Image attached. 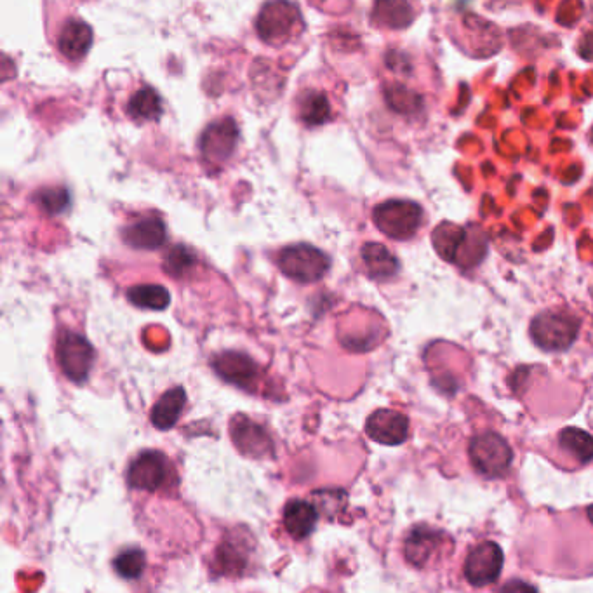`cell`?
<instances>
[{
	"label": "cell",
	"instance_id": "obj_1",
	"mask_svg": "<svg viewBox=\"0 0 593 593\" xmlns=\"http://www.w3.org/2000/svg\"><path fill=\"white\" fill-rule=\"evenodd\" d=\"M581 320L571 308L552 307L534 317L529 334L536 347L543 352H566L574 345L580 334Z\"/></svg>",
	"mask_w": 593,
	"mask_h": 593
},
{
	"label": "cell",
	"instance_id": "obj_2",
	"mask_svg": "<svg viewBox=\"0 0 593 593\" xmlns=\"http://www.w3.org/2000/svg\"><path fill=\"white\" fill-rule=\"evenodd\" d=\"M402 550L407 564H411L414 569L428 571L446 562L454 550V541L446 531L420 524L407 531Z\"/></svg>",
	"mask_w": 593,
	"mask_h": 593
},
{
	"label": "cell",
	"instance_id": "obj_3",
	"mask_svg": "<svg viewBox=\"0 0 593 593\" xmlns=\"http://www.w3.org/2000/svg\"><path fill=\"white\" fill-rule=\"evenodd\" d=\"M468 461L474 472L484 479H503L514 461L508 440L498 432L484 430L468 442Z\"/></svg>",
	"mask_w": 593,
	"mask_h": 593
},
{
	"label": "cell",
	"instance_id": "obj_4",
	"mask_svg": "<svg viewBox=\"0 0 593 593\" xmlns=\"http://www.w3.org/2000/svg\"><path fill=\"white\" fill-rule=\"evenodd\" d=\"M303 20L298 6L291 0H270L256 18V32L265 44H286L300 34Z\"/></svg>",
	"mask_w": 593,
	"mask_h": 593
},
{
	"label": "cell",
	"instance_id": "obj_5",
	"mask_svg": "<svg viewBox=\"0 0 593 593\" xmlns=\"http://www.w3.org/2000/svg\"><path fill=\"white\" fill-rule=\"evenodd\" d=\"M373 221L390 239L409 240L423 225V209L413 200H387L374 207Z\"/></svg>",
	"mask_w": 593,
	"mask_h": 593
},
{
	"label": "cell",
	"instance_id": "obj_6",
	"mask_svg": "<svg viewBox=\"0 0 593 593\" xmlns=\"http://www.w3.org/2000/svg\"><path fill=\"white\" fill-rule=\"evenodd\" d=\"M277 265L282 270V274L289 279L301 284H310L327 274L331 261L329 256L317 247L310 244H296L280 251Z\"/></svg>",
	"mask_w": 593,
	"mask_h": 593
},
{
	"label": "cell",
	"instance_id": "obj_7",
	"mask_svg": "<svg viewBox=\"0 0 593 593\" xmlns=\"http://www.w3.org/2000/svg\"><path fill=\"white\" fill-rule=\"evenodd\" d=\"M505 564V555L498 543L479 541L468 550L463 564L465 580L474 588H484L500 580Z\"/></svg>",
	"mask_w": 593,
	"mask_h": 593
},
{
	"label": "cell",
	"instance_id": "obj_8",
	"mask_svg": "<svg viewBox=\"0 0 593 593\" xmlns=\"http://www.w3.org/2000/svg\"><path fill=\"white\" fill-rule=\"evenodd\" d=\"M550 458L566 470L585 467L593 461V437L581 428H562L550 440Z\"/></svg>",
	"mask_w": 593,
	"mask_h": 593
},
{
	"label": "cell",
	"instance_id": "obj_9",
	"mask_svg": "<svg viewBox=\"0 0 593 593\" xmlns=\"http://www.w3.org/2000/svg\"><path fill=\"white\" fill-rule=\"evenodd\" d=\"M173 477V465L160 451H143L127 470L129 486L148 493L164 489Z\"/></svg>",
	"mask_w": 593,
	"mask_h": 593
},
{
	"label": "cell",
	"instance_id": "obj_10",
	"mask_svg": "<svg viewBox=\"0 0 593 593\" xmlns=\"http://www.w3.org/2000/svg\"><path fill=\"white\" fill-rule=\"evenodd\" d=\"M56 360L68 380L84 383L93 367V347L84 336L74 331H63L56 343Z\"/></svg>",
	"mask_w": 593,
	"mask_h": 593
},
{
	"label": "cell",
	"instance_id": "obj_11",
	"mask_svg": "<svg viewBox=\"0 0 593 593\" xmlns=\"http://www.w3.org/2000/svg\"><path fill=\"white\" fill-rule=\"evenodd\" d=\"M239 127L234 119H220L209 124L200 136V152L211 164H221L234 155Z\"/></svg>",
	"mask_w": 593,
	"mask_h": 593
},
{
	"label": "cell",
	"instance_id": "obj_12",
	"mask_svg": "<svg viewBox=\"0 0 593 593\" xmlns=\"http://www.w3.org/2000/svg\"><path fill=\"white\" fill-rule=\"evenodd\" d=\"M366 434L378 444L400 446L409 437V420L394 409H378L367 418Z\"/></svg>",
	"mask_w": 593,
	"mask_h": 593
},
{
	"label": "cell",
	"instance_id": "obj_13",
	"mask_svg": "<svg viewBox=\"0 0 593 593\" xmlns=\"http://www.w3.org/2000/svg\"><path fill=\"white\" fill-rule=\"evenodd\" d=\"M230 435L240 453L251 458H263L274 451V444L268 437L267 430L249 420L244 414H237L232 418Z\"/></svg>",
	"mask_w": 593,
	"mask_h": 593
},
{
	"label": "cell",
	"instance_id": "obj_14",
	"mask_svg": "<svg viewBox=\"0 0 593 593\" xmlns=\"http://www.w3.org/2000/svg\"><path fill=\"white\" fill-rule=\"evenodd\" d=\"M211 366L223 380L234 383L237 387L247 388V390H251L258 380V374H260V367L256 366L253 359H249L244 354H237V352H223V354L216 355Z\"/></svg>",
	"mask_w": 593,
	"mask_h": 593
},
{
	"label": "cell",
	"instance_id": "obj_15",
	"mask_svg": "<svg viewBox=\"0 0 593 593\" xmlns=\"http://www.w3.org/2000/svg\"><path fill=\"white\" fill-rule=\"evenodd\" d=\"M122 239L127 246L141 251H154L164 246L167 230L164 221L157 216H143L124 228Z\"/></svg>",
	"mask_w": 593,
	"mask_h": 593
},
{
	"label": "cell",
	"instance_id": "obj_16",
	"mask_svg": "<svg viewBox=\"0 0 593 593\" xmlns=\"http://www.w3.org/2000/svg\"><path fill=\"white\" fill-rule=\"evenodd\" d=\"M93 44V30L86 21L68 20L58 35V51L67 60L80 61Z\"/></svg>",
	"mask_w": 593,
	"mask_h": 593
},
{
	"label": "cell",
	"instance_id": "obj_17",
	"mask_svg": "<svg viewBox=\"0 0 593 593\" xmlns=\"http://www.w3.org/2000/svg\"><path fill=\"white\" fill-rule=\"evenodd\" d=\"M317 519H319V512L308 501H289L284 508V527L287 534L293 536L294 540H305L314 533Z\"/></svg>",
	"mask_w": 593,
	"mask_h": 593
},
{
	"label": "cell",
	"instance_id": "obj_18",
	"mask_svg": "<svg viewBox=\"0 0 593 593\" xmlns=\"http://www.w3.org/2000/svg\"><path fill=\"white\" fill-rule=\"evenodd\" d=\"M187 404V392L181 387H174L162 395L152 407L150 421L159 430H171L180 420L181 413Z\"/></svg>",
	"mask_w": 593,
	"mask_h": 593
},
{
	"label": "cell",
	"instance_id": "obj_19",
	"mask_svg": "<svg viewBox=\"0 0 593 593\" xmlns=\"http://www.w3.org/2000/svg\"><path fill=\"white\" fill-rule=\"evenodd\" d=\"M360 256H362V263H364L367 274L371 279H392L399 272V261H397L394 254L390 253V249H387L383 244L369 242V244L362 247Z\"/></svg>",
	"mask_w": 593,
	"mask_h": 593
},
{
	"label": "cell",
	"instance_id": "obj_20",
	"mask_svg": "<svg viewBox=\"0 0 593 593\" xmlns=\"http://www.w3.org/2000/svg\"><path fill=\"white\" fill-rule=\"evenodd\" d=\"M333 105L322 91H305L298 98V117L308 127H320L333 120Z\"/></svg>",
	"mask_w": 593,
	"mask_h": 593
},
{
	"label": "cell",
	"instance_id": "obj_21",
	"mask_svg": "<svg viewBox=\"0 0 593 593\" xmlns=\"http://www.w3.org/2000/svg\"><path fill=\"white\" fill-rule=\"evenodd\" d=\"M373 20L381 27L406 28L413 21V9L407 0H376Z\"/></svg>",
	"mask_w": 593,
	"mask_h": 593
},
{
	"label": "cell",
	"instance_id": "obj_22",
	"mask_svg": "<svg viewBox=\"0 0 593 593\" xmlns=\"http://www.w3.org/2000/svg\"><path fill=\"white\" fill-rule=\"evenodd\" d=\"M127 115L136 122L157 120L162 114V100L152 87H141L129 98Z\"/></svg>",
	"mask_w": 593,
	"mask_h": 593
},
{
	"label": "cell",
	"instance_id": "obj_23",
	"mask_svg": "<svg viewBox=\"0 0 593 593\" xmlns=\"http://www.w3.org/2000/svg\"><path fill=\"white\" fill-rule=\"evenodd\" d=\"M127 300L143 310H164L171 301V294L159 284H140L127 289Z\"/></svg>",
	"mask_w": 593,
	"mask_h": 593
},
{
	"label": "cell",
	"instance_id": "obj_24",
	"mask_svg": "<svg viewBox=\"0 0 593 593\" xmlns=\"http://www.w3.org/2000/svg\"><path fill=\"white\" fill-rule=\"evenodd\" d=\"M216 559L223 574L239 576L247 564V547L244 541L235 540V538L221 540L220 547L216 550Z\"/></svg>",
	"mask_w": 593,
	"mask_h": 593
},
{
	"label": "cell",
	"instance_id": "obj_25",
	"mask_svg": "<svg viewBox=\"0 0 593 593\" xmlns=\"http://www.w3.org/2000/svg\"><path fill=\"white\" fill-rule=\"evenodd\" d=\"M147 555L141 548H126L114 559V571L127 581L138 580L145 573Z\"/></svg>",
	"mask_w": 593,
	"mask_h": 593
},
{
	"label": "cell",
	"instance_id": "obj_26",
	"mask_svg": "<svg viewBox=\"0 0 593 593\" xmlns=\"http://www.w3.org/2000/svg\"><path fill=\"white\" fill-rule=\"evenodd\" d=\"M195 253L192 249H188L187 246H174L166 256V263H164V268H166L167 274L171 275V277H176V279H180L183 275L187 274L192 270V267L195 265Z\"/></svg>",
	"mask_w": 593,
	"mask_h": 593
},
{
	"label": "cell",
	"instance_id": "obj_27",
	"mask_svg": "<svg viewBox=\"0 0 593 593\" xmlns=\"http://www.w3.org/2000/svg\"><path fill=\"white\" fill-rule=\"evenodd\" d=\"M35 202L47 214H60L70 206V194L65 188H46L35 195Z\"/></svg>",
	"mask_w": 593,
	"mask_h": 593
},
{
	"label": "cell",
	"instance_id": "obj_28",
	"mask_svg": "<svg viewBox=\"0 0 593 593\" xmlns=\"http://www.w3.org/2000/svg\"><path fill=\"white\" fill-rule=\"evenodd\" d=\"M587 514H588V517H590V520H592V522H593V505H590V507H587Z\"/></svg>",
	"mask_w": 593,
	"mask_h": 593
}]
</instances>
